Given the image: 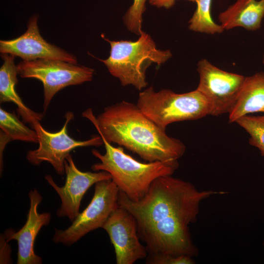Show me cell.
<instances>
[{
    "label": "cell",
    "instance_id": "obj_5",
    "mask_svg": "<svg viewBox=\"0 0 264 264\" xmlns=\"http://www.w3.org/2000/svg\"><path fill=\"white\" fill-rule=\"evenodd\" d=\"M136 105L164 130L173 122L197 120L210 115L211 110L208 100L197 89L176 93L167 89L155 91L150 87L139 93Z\"/></svg>",
    "mask_w": 264,
    "mask_h": 264
},
{
    "label": "cell",
    "instance_id": "obj_8",
    "mask_svg": "<svg viewBox=\"0 0 264 264\" xmlns=\"http://www.w3.org/2000/svg\"><path fill=\"white\" fill-rule=\"evenodd\" d=\"M73 117V112H67L63 127L55 132L45 130L40 121L32 124L31 127L37 134L39 147L37 149L29 151L26 154V159L30 164L39 166L43 162H47L58 174L63 176L65 173V161L72 150L78 147L99 146L103 144L100 135L93 136L84 141L76 140L71 137L67 133V126Z\"/></svg>",
    "mask_w": 264,
    "mask_h": 264
},
{
    "label": "cell",
    "instance_id": "obj_22",
    "mask_svg": "<svg viewBox=\"0 0 264 264\" xmlns=\"http://www.w3.org/2000/svg\"><path fill=\"white\" fill-rule=\"evenodd\" d=\"M192 2H195L196 0H188ZM176 0H149V2L152 5L158 8L164 7L169 8L172 7L175 3Z\"/></svg>",
    "mask_w": 264,
    "mask_h": 264
},
{
    "label": "cell",
    "instance_id": "obj_12",
    "mask_svg": "<svg viewBox=\"0 0 264 264\" xmlns=\"http://www.w3.org/2000/svg\"><path fill=\"white\" fill-rule=\"evenodd\" d=\"M37 15L32 16L26 32L11 40L0 41V52L19 57L23 60L55 59L77 64L76 56L47 43L40 35Z\"/></svg>",
    "mask_w": 264,
    "mask_h": 264
},
{
    "label": "cell",
    "instance_id": "obj_7",
    "mask_svg": "<svg viewBox=\"0 0 264 264\" xmlns=\"http://www.w3.org/2000/svg\"><path fill=\"white\" fill-rule=\"evenodd\" d=\"M119 190L112 180L95 184L94 193L88 206L65 230L55 229L53 241L70 246L87 233L102 228L111 213L118 206Z\"/></svg>",
    "mask_w": 264,
    "mask_h": 264
},
{
    "label": "cell",
    "instance_id": "obj_21",
    "mask_svg": "<svg viewBox=\"0 0 264 264\" xmlns=\"http://www.w3.org/2000/svg\"><path fill=\"white\" fill-rule=\"evenodd\" d=\"M146 263L148 264H193L195 262L192 257L185 255L176 256L158 255L147 256Z\"/></svg>",
    "mask_w": 264,
    "mask_h": 264
},
{
    "label": "cell",
    "instance_id": "obj_3",
    "mask_svg": "<svg viewBox=\"0 0 264 264\" xmlns=\"http://www.w3.org/2000/svg\"><path fill=\"white\" fill-rule=\"evenodd\" d=\"M106 152L101 154L92 149L91 153L100 162L93 164V171H106L111 179L131 200L137 201L147 193L157 178L172 175L178 167L177 160L142 163L125 153L122 147H115L102 137Z\"/></svg>",
    "mask_w": 264,
    "mask_h": 264
},
{
    "label": "cell",
    "instance_id": "obj_1",
    "mask_svg": "<svg viewBox=\"0 0 264 264\" xmlns=\"http://www.w3.org/2000/svg\"><path fill=\"white\" fill-rule=\"evenodd\" d=\"M225 192L198 191L191 183L172 175L159 177L140 200H131L119 191V205L134 218L140 240L148 255L193 257L198 250L189 226L195 222L201 201Z\"/></svg>",
    "mask_w": 264,
    "mask_h": 264
},
{
    "label": "cell",
    "instance_id": "obj_6",
    "mask_svg": "<svg viewBox=\"0 0 264 264\" xmlns=\"http://www.w3.org/2000/svg\"><path fill=\"white\" fill-rule=\"evenodd\" d=\"M22 78H35L43 85V109L45 111L55 94L64 88L90 81L94 70L62 60L39 59L22 60L17 65Z\"/></svg>",
    "mask_w": 264,
    "mask_h": 264
},
{
    "label": "cell",
    "instance_id": "obj_19",
    "mask_svg": "<svg viewBox=\"0 0 264 264\" xmlns=\"http://www.w3.org/2000/svg\"><path fill=\"white\" fill-rule=\"evenodd\" d=\"M249 134V144L260 151L264 156V115L262 116L245 115L236 122Z\"/></svg>",
    "mask_w": 264,
    "mask_h": 264
},
{
    "label": "cell",
    "instance_id": "obj_20",
    "mask_svg": "<svg viewBox=\"0 0 264 264\" xmlns=\"http://www.w3.org/2000/svg\"><path fill=\"white\" fill-rule=\"evenodd\" d=\"M146 0H133V3L124 16L125 25L128 30L137 35L142 31V15L145 11Z\"/></svg>",
    "mask_w": 264,
    "mask_h": 264
},
{
    "label": "cell",
    "instance_id": "obj_10",
    "mask_svg": "<svg viewBox=\"0 0 264 264\" xmlns=\"http://www.w3.org/2000/svg\"><path fill=\"white\" fill-rule=\"evenodd\" d=\"M65 171L66 182L62 187L57 185L50 175L45 176V178L61 200V206L56 212L57 216L67 217L72 221L80 213L81 202L87 190L99 181L111 179V176L108 172L103 171L90 172L79 170L70 154L65 161Z\"/></svg>",
    "mask_w": 264,
    "mask_h": 264
},
{
    "label": "cell",
    "instance_id": "obj_2",
    "mask_svg": "<svg viewBox=\"0 0 264 264\" xmlns=\"http://www.w3.org/2000/svg\"><path fill=\"white\" fill-rule=\"evenodd\" d=\"M82 115L108 142L122 146L148 162L177 160L185 151L182 142L168 136L132 103L123 101L108 106L97 117L91 109Z\"/></svg>",
    "mask_w": 264,
    "mask_h": 264
},
{
    "label": "cell",
    "instance_id": "obj_9",
    "mask_svg": "<svg viewBox=\"0 0 264 264\" xmlns=\"http://www.w3.org/2000/svg\"><path fill=\"white\" fill-rule=\"evenodd\" d=\"M197 70L199 81L197 89L209 103L210 115L229 113L238 98L246 77L223 70L205 59L198 62Z\"/></svg>",
    "mask_w": 264,
    "mask_h": 264
},
{
    "label": "cell",
    "instance_id": "obj_17",
    "mask_svg": "<svg viewBox=\"0 0 264 264\" xmlns=\"http://www.w3.org/2000/svg\"><path fill=\"white\" fill-rule=\"evenodd\" d=\"M0 169L3 168V152L6 145L13 140L38 143L36 131L25 125L16 115L0 108Z\"/></svg>",
    "mask_w": 264,
    "mask_h": 264
},
{
    "label": "cell",
    "instance_id": "obj_23",
    "mask_svg": "<svg viewBox=\"0 0 264 264\" xmlns=\"http://www.w3.org/2000/svg\"><path fill=\"white\" fill-rule=\"evenodd\" d=\"M263 63L264 64V57H263Z\"/></svg>",
    "mask_w": 264,
    "mask_h": 264
},
{
    "label": "cell",
    "instance_id": "obj_18",
    "mask_svg": "<svg viewBox=\"0 0 264 264\" xmlns=\"http://www.w3.org/2000/svg\"><path fill=\"white\" fill-rule=\"evenodd\" d=\"M212 0H196L197 8L189 22L190 30L198 32L214 34L221 33L224 28L216 23L211 16Z\"/></svg>",
    "mask_w": 264,
    "mask_h": 264
},
{
    "label": "cell",
    "instance_id": "obj_11",
    "mask_svg": "<svg viewBox=\"0 0 264 264\" xmlns=\"http://www.w3.org/2000/svg\"><path fill=\"white\" fill-rule=\"evenodd\" d=\"M102 228L113 246L117 264H133L146 258L148 252L140 241L136 220L128 211L119 205Z\"/></svg>",
    "mask_w": 264,
    "mask_h": 264
},
{
    "label": "cell",
    "instance_id": "obj_14",
    "mask_svg": "<svg viewBox=\"0 0 264 264\" xmlns=\"http://www.w3.org/2000/svg\"><path fill=\"white\" fill-rule=\"evenodd\" d=\"M0 56L4 61L0 68V103L12 102L15 104L17 113L24 123L31 125L35 122L40 121L43 115L27 107L16 90L18 82L17 66L14 62L16 56L8 53H1Z\"/></svg>",
    "mask_w": 264,
    "mask_h": 264
},
{
    "label": "cell",
    "instance_id": "obj_4",
    "mask_svg": "<svg viewBox=\"0 0 264 264\" xmlns=\"http://www.w3.org/2000/svg\"><path fill=\"white\" fill-rule=\"evenodd\" d=\"M134 41H110L102 38L110 45V56L107 59H99L107 67L110 73L117 78L123 86L132 85L141 90L148 85L145 73L153 63L158 66L172 56L169 50L157 48L151 36L143 32Z\"/></svg>",
    "mask_w": 264,
    "mask_h": 264
},
{
    "label": "cell",
    "instance_id": "obj_16",
    "mask_svg": "<svg viewBox=\"0 0 264 264\" xmlns=\"http://www.w3.org/2000/svg\"><path fill=\"white\" fill-rule=\"evenodd\" d=\"M264 113V72L245 77L238 98L229 113V123L249 113Z\"/></svg>",
    "mask_w": 264,
    "mask_h": 264
},
{
    "label": "cell",
    "instance_id": "obj_15",
    "mask_svg": "<svg viewBox=\"0 0 264 264\" xmlns=\"http://www.w3.org/2000/svg\"><path fill=\"white\" fill-rule=\"evenodd\" d=\"M264 16V0H237L220 13L219 21L224 29L242 27L258 29Z\"/></svg>",
    "mask_w": 264,
    "mask_h": 264
},
{
    "label": "cell",
    "instance_id": "obj_13",
    "mask_svg": "<svg viewBox=\"0 0 264 264\" xmlns=\"http://www.w3.org/2000/svg\"><path fill=\"white\" fill-rule=\"evenodd\" d=\"M28 197L30 207L25 223L16 232L11 229L7 230L5 238L6 241L14 240L17 242V264H41L42 258L34 252L35 241L42 227L49 224L51 214L38 213V207L42 197L36 189L29 192Z\"/></svg>",
    "mask_w": 264,
    "mask_h": 264
}]
</instances>
